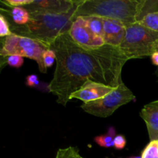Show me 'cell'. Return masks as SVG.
Here are the masks:
<instances>
[{
	"mask_svg": "<svg viewBox=\"0 0 158 158\" xmlns=\"http://www.w3.org/2000/svg\"><path fill=\"white\" fill-rule=\"evenodd\" d=\"M125 33L126 24L118 20L104 19L103 40L105 44L120 47L125 36Z\"/></svg>",
	"mask_w": 158,
	"mask_h": 158,
	"instance_id": "30bf717a",
	"label": "cell"
},
{
	"mask_svg": "<svg viewBox=\"0 0 158 158\" xmlns=\"http://www.w3.org/2000/svg\"><path fill=\"white\" fill-rule=\"evenodd\" d=\"M82 0H33L24 6L31 13L65 14L77 9Z\"/></svg>",
	"mask_w": 158,
	"mask_h": 158,
	"instance_id": "ba28073f",
	"label": "cell"
},
{
	"mask_svg": "<svg viewBox=\"0 0 158 158\" xmlns=\"http://www.w3.org/2000/svg\"><path fill=\"white\" fill-rule=\"evenodd\" d=\"M151 58L153 64L158 66V51H155V52L151 56Z\"/></svg>",
	"mask_w": 158,
	"mask_h": 158,
	"instance_id": "d4e9b609",
	"label": "cell"
},
{
	"mask_svg": "<svg viewBox=\"0 0 158 158\" xmlns=\"http://www.w3.org/2000/svg\"><path fill=\"white\" fill-rule=\"evenodd\" d=\"M116 136L117 133L115 128L114 127H110L106 134L94 137V141L102 148H114V140Z\"/></svg>",
	"mask_w": 158,
	"mask_h": 158,
	"instance_id": "7c38bea8",
	"label": "cell"
},
{
	"mask_svg": "<svg viewBox=\"0 0 158 158\" xmlns=\"http://www.w3.org/2000/svg\"><path fill=\"white\" fill-rule=\"evenodd\" d=\"M7 64V56L4 55L2 52V44L0 43V73Z\"/></svg>",
	"mask_w": 158,
	"mask_h": 158,
	"instance_id": "cb8c5ba5",
	"label": "cell"
},
{
	"mask_svg": "<svg viewBox=\"0 0 158 158\" xmlns=\"http://www.w3.org/2000/svg\"><path fill=\"white\" fill-rule=\"evenodd\" d=\"M141 0H82L74 13L77 17L99 16L118 20L126 25L137 23Z\"/></svg>",
	"mask_w": 158,
	"mask_h": 158,
	"instance_id": "3957f363",
	"label": "cell"
},
{
	"mask_svg": "<svg viewBox=\"0 0 158 158\" xmlns=\"http://www.w3.org/2000/svg\"><path fill=\"white\" fill-rule=\"evenodd\" d=\"M68 33L77 45L84 49H95L105 44L102 37L95 35L89 29L83 17L74 19Z\"/></svg>",
	"mask_w": 158,
	"mask_h": 158,
	"instance_id": "52a82bcc",
	"label": "cell"
},
{
	"mask_svg": "<svg viewBox=\"0 0 158 158\" xmlns=\"http://www.w3.org/2000/svg\"><path fill=\"white\" fill-rule=\"evenodd\" d=\"M55 158H84L80 154L78 148L76 147H68L60 148L57 151Z\"/></svg>",
	"mask_w": 158,
	"mask_h": 158,
	"instance_id": "2e32d148",
	"label": "cell"
},
{
	"mask_svg": "<svg viewBox=\"0 0 158 158\" xmlns=\"http://www.w3.org/2000/svg\"><path fill=\"white\" fill-rule=\"evenodd\" d=\"M138 23L151 30L158 32V12L148 14L140 22H138Z\"/></svg>",
	"mask_w": 158,
	"mask_h": 158,
	"instance_id": "9a60e30c",
	"label": "cell"
},
{
	"mask_svg": "<svg viewBox=\"0 0 158 158\" xmlns=\"http://www.w3.org/2000/svg\"><path fill=\"white\" fill-rule=\"evenodd\" d=\"M75 11L65 14L31 13L27 24L11 29L12 34L28 37L49 46L59 36L69 32Z\"/></svg>",
	"mask_w": 158,
	"mask_h": 158,
	"instance_id": "7a4b0ae2",
	"label": "cell"
},
{
	"mask_svg": "<svg viewBox=\"0 0 158 158\" xmlns=\"http://www.w3.org/2000/svg\"><path fill=\"white\" fill-rule=\"evenodd\" d=\"M127 158H141V157H139V156H136V157H127Z\"/></svg>",
	"mask_w": 158,
	"mask_h": 158,
	"instance_id": "83f0119b",
	"label": "cell"
},
{
	"mask_svg": "<svg viewBox=\"0 0 158 158\" xmlns=\"http://www.w3.org/2000/svg\"><path fill=\"white\" fill-rule=\"evenodd\" d=\"M140 116L146 123L150 140H158V100L144 105Z\"/></svg>",
	"mask_w": 158,
	"mask_h": 158,
	"instance_id": "8fae6325",
	"label": "cell"
},
{
	"mask_svg": "<svg viewBox=\"0 0 158 158\" xmlns=\"http://www.w3.org/2000/svg\"><path fill=\"white\" fill-rule=\"evenodd\" d=\"M49 49L56 53L53 77L49 92L59 104L66 106L69 97L87 81L117 87L123 82L122 70L128 58L117 46L104 44L95 49H84L66 32L59 35Z\"/></svg>",
	"mask_w": 158,
	"mask_h": 158,
	"instance_id": "6da1fadb",
	"label": "cell"
},
{
	"mask_svg": "<svg viewBox=\"0 0 158 158\" xmlns=\"http://www.w3.org/2000/svg\"><path fill=\"white\" fill-rule=\"evenodd\" d=\"M141 158H158V140H150L141 153Z\"/></svg>",
	"mask_w": 158,
	"mask_h": 158,
	"instance_id": "e0dca14e",
	"label": "cell"
},
{
	"mask_svg": "<svg viewBox=\"0 0 158 158\" xmlns=\"http://www.w3.org/2000/svg\"><path fill=\"white\" fill-rule=\"evenodd\" d=\"M56 53L52 49H48L43 53V62L46 68H50L56 62Z\"/></svg>",
	"mask_w": 158,
	"mask_h": 158,
	"instance_id": "d6986e66",
	"label": "cell"
},
{
	"mask_svg": "<svg viewBox=\"0 0 158 158\" xmlns=\"http://www.w3.org/2000/svg\"><path fill=\"white\" fill-rule=\"evenodd\" d=\"M5 2L12 7H24L31 4L33 0H5Z\"/></svg>",
	"mask_w": 158,
	"mask_h": 158,
	"instance_id": "603a6c76",
	"label": "cell"
},
{
	"mask_svg": "<svg viewBox=\"0 0 158 158\" xmlns=\"http://www.w3.org/2000/svg\"><path fill=\"white\" fill-rule=\"evenodd\" d=\"M0 43L2 44V52L6 56L18 55L31 59L36 62L40 72L43 73L47 72V68L43 62V53L49 49L48 46L37 40L15 34L0 39Z\"/></svg>",
	"mask_w": 158,
	"mask_h": 158,
	"instance_id": "5b68a950",
	"label": "cell"
},
{
	"mask_svg": "<svg viewBox=\"0 0 158 158\" xmlns=\"http://www.w3.org/2000/svg\"><path fill=\"white\" fill-rule=\"evenodd\" d=\"M155 74H156V76H157V82H158V68L157 69V70H156Z\"/></svg>",
	"mask_w": 158,
	"mask_h": 158,
	"instance_id": "4316f807",
	"label": "cell"
},
{
	"mask_svg": "<svg viewBox=\"0 0 158 158\" xmlns=\"http://www.w3.org/2000/svg\"><path fill=\"white\" fill-rule=\"evenodd\" d=\"M158 40V32L140 23L126 25V33L120 49L128 60L151 56Z\"/></svg>",
	"mask_w": 158,
	"mask_h": 158,
	"instance_id": "277c9868",
	"label": "cell"
},
{
	"mask_svg": "<svg viewBox=\"0 0 158 158\" xmlns=\"http://www.w3.org/2000/svg\"><path fill=\"white\" fill-rule=\"evenodd\" d=\"M135 99L132 91L122 82L109 94L95 101L83 103L80 108L93 116L106 118L112 115L120 106L134 101Z\"/></svg>",
	"mask_w": 158,
	"mask_h": 158,
	"instance_id": "8992f818",
	"label": "cell"
},
{
	"mask_svg": "<svg viewBox=\"0 0 158 158\" xmlns=\"http://www.w3.org/2000/svg\"><path fill=\"white\" fill-rule=\"evenodd\" d=\"M158 12V0H141L137 23L148 14Z\"/></svg>",
	"mask_w": 158,
	"mask_h": 158,
	"instance_id": "5bb4252c",
	"label": "cell"
},
{
	"mask_svg": "<svg viewBox=\"0 0 158 158\" xmlns=\"http://www.w3.org/2000/svg\"><path fill=\"white\" fill-rule=\"evenodd\" d=\"M155 51H158V40L156 42L155 46H154V52H155Z\"/></svg>",
	"mask_w": 158,
	"mask_h": 158,
	"instance_id": "484cf974",
	"label": "cell"
},
{
	"mask_svg": "<svg viewBox=\"0 0 158 158\" xmlns=\"http://www.w3.org/2000/svg\"><path fill=\"white\" fill-rule=\"evenodd\" d=\"M115 88L89 80L84 83L79 90L73 93L69 99L70 100L73 99H77L83 101V103H89L105 97L114 90Z\"/></svg>",
	"mask_w": 158,
	"mask_h": 158,
	"instance_id": "9c48e42d",
	"label": "cell"
},
{
	"mask_svg": "<svg viewBox=\"0 0 158 158\" xmlns=\"http://www.w3.org/2000/svg\"><path fill=\"white\" fill-rule=\"evenodd\" d=\"M24 63L23 57L18 55H11L7 56V64L14 68H20Z\"/></svg>",
	"mask_w": 158,
	"mask_h": 158,
	"instance_id": "ffe728a7",
	"label": "cell"
},
{
	"mask_svg": "<svg viewBox=\"0 0 158 158\" xmlns=\"http://www.w3.org/2000/svg\"><path fill=\"white\" fill-rule=\"evenodd\" d=\"M83 18L86 20L89 29L95 35L103 38L104 19L99 16H86Z\"/></svg>",
	"mask_w": 158,
	"mask_h": 158,
	"instance_id": "4fadbf2b",
	"label": "cell"
},
{
	"mask_svg": "<svg viewBox=\"0 0 158 158\" xmlns=\"http://www.w3.org/2000/svg\"><path fill=\"white\" fill-rule=\"evenodd\" d=\"M12 34L9 23L6 19L0 14V39L9 36Z\"/></svg>",
	"mask_w": 158,
	"mask_h": 158,
	"instance_id": "ac0fdd59",
	"label": "cell"
},
{
	"mask_svg": "<svg viewBox=\"0 0 158 158\" xmlns=\"http://www.w3.org/2000/svg\"><path fill=\"white\" fill-rule=\"evenodd\" d=\"M127 144V140L122 134H117L114 140V148L117 150H123Z\"/></svg>",
	"mask_w": 158,
	"mask_h": 158,
	"instance_id": "44dd1931",
	"label": "cell"
},
{
	"mask_svg": "<svg viewBox=\"0 0 158 158\" xmlns=\"http://www.w3.org/2000/svg\"><path fill=\"white\" fill-rule=\"evenodd\" d=\"M26 84L29 87H35L39 88L41 87V84L40 83V80H39L38 76L35 74H31L26 77Z\"/></svg>",
	"mask_w": 158,
	"mask_h": 158,
	"instance_id": "7402d4cb",
	"label": "cell"
}]
</instances>
